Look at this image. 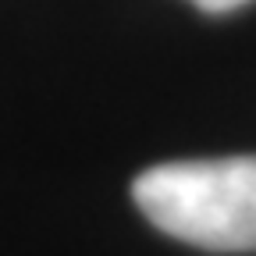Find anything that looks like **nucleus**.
<instances>
[{
    "mask_svg": "<svg viewBox=\"0 0 256 256\" xmlns=\"http://www.w3.org/2000/svg\"><path fill=\"white\" fill-rule=\"evenodd\" d=\"M132 200L164 235L210 252H256V153L142 171Z\"/></svg>",
    "mask_w": 256,
    "mask_h": 256,
    "instance_id": "nucleus-1",
    "label": "nucleus"
},
{
    "mask_svg": "<svg viewBox=\"0 0 256 256\" xmlns=\"http://www.w3.org/2000/svg\"><path fill=\"white\" fill-rule=\"evenodd\" d=\"M200 11H206V14H228V11H238V8H246L249 0H192Z\"/></svg>",
    "mask_w": 256,
    "mask_h": 256,
    "instance_id": "nucleus-2",
    "label": "nucleus"
}]
</instances>
